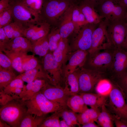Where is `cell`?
<instances>
[{"mask_svg":"<svg viewBox=\"0 0 127 127\" xmlns=\"http://www.w3.org/2000/svg\"><path fill=\"white\" fill-rule=\"evenodd\" d=\"M3 52L11 60L12 67L15 70L20 74L24 72L22 66L21 53L6 49H3Z\"/></svg>","mask_w":127,"mask_h":127,"instance_id":"cell-31","label":"cell"},{"mask_svg":"<svg viewBox=\"0 0 127 127\" xmlns=\"http://www.w3.org/2000/svg\"><path fill=\"white\" fill-rule=\"evenodd\" d=\"M43 57V68L51 77L52 84L61 86L64 80L63 69L55 60L52 52H49Z\"/></svg>","mask_w":127,"mask_h":127,"instance_id":"cell-11","label":"cell"},{"mask_svg":"<svg viewBox=\"0 0 127 127\" xmlns=\"http://www.w3.org/2000/svg\"><path fill=\"white\" fill-rule=\"evenodd\" d=\"M10 40L6 34L3 28H0V51L4 48Z\"/></svg>","mask_w":127,"mask_h":127,"instance_id":"cell-45","label":"cell"},{"mask_svg":"<svg viewBox=\"0 0 127 127\" xmlns=\"http://www.w3.org/2000/svg\"><path fill=\"white\" fill-rule=\"evenodd\" d=\"M76 71L79 85V93H93L97 84L101 80L107 79V73L82 67Z\"/></svg>","mask_w":127,"mask_h":127,"instance_id":"cell-7","label":"cell"},{"mask_svg":"<svg viewBox=\"0 0 127 127\" xmlns=\"http://www.w3.org/2000/svg\"><path fill=\"white\" fill-rule=\"evenodd\" d=\"M49 50L53 52L57 47L62 37L59 29L54 28L51 30L48 35Z\"/></svg>","mask_w":127,"mask_h":127,"instance_id":"cell-35","label":"cell"},{"mask_svg":"<svg viewBox=\"0 0 127 127\" xmlns=\"http://www.w3.org/2000/svg\"><path fill=\"white\" fill-rule=\"evenodd\" d=\"M11 126L6 122L0 119V127H10Z\"/></svg>","mask_w":127,"mask_h":127,"instance_id":"cell-53","label":"cell"},{"mask_svg":"<svg viewBox=\"0 0 127 127\" xmlns=\"http://www.w3.org/2000/svg\"><path fill=\"white\" fill-rule=\"evenodd\" d=\"M0 67L7 70L14 71L11 60L3 52L0 51Z\"/></svg>","mask_w":127,"mask_h":127,"instance_id":"cell-41","label":"cell"},{"mask_svg":"<svg viewBox=\"0 0 127 127\" xmlns=\"http://www.w3.org/2000/svg\"><path fill=\"white\" fill-rule=\"evenodd\" d=\"M46 115L39 116L27 113L22 119L20 127H39Z\"/></svg>","mask_w":127,"mask_h":127,"instance_id":"cell-29","label":"cell"},{"mask_svg":"<svg viewBox=\"0 0 127 127\" xmlns=\"http://www.w3.org/2000/svg\"><path fill=\"white\" fill-rule=\"evenodd\" d=\"M60 111L55 112L49 116L46 117L39 127H60Z\"/></svg>","mask_w":127,"mask_h":127,"instance_id":"cell-36","label":"cell"},{"mask_svg":"<svg viewBox=\"0 0 127 127\" xmlns=\"http://www.w3.org/2000/svg\"><path fill=\"white\" fill-rule=\"evenodd\" d=\"M10 0V2H11L13 1L19 0Z\"/></svg>","mask_w":127,"mask_h":127,"instance_id":"cell-57","label":"cell"},{"mask_svg":"<svg viewBox=\"0 0 127 127\" xmlns=\"http://www.w3.org/2000/svg\"><path fill=\"white\" fill-rule=\"evenodd\" d=\"M50 25L48 23H40L37 31L30 40L31 42L35 41L48 35L50 30Z\"/></svg>","mask_w":127,"mask_h":127,"instance_id":"cell-38","label":"cell"},{"mask_svg":"<svg viewBox=\"0 0 127 127\" xmlns=\"http://www.w3.org/2000/svg\"><path fill=\"white\" fill-rule=\"evenodd\" d=\"M27 113L42 116L49 113L59 111L64 108L48 99L40 91L30 99L25 101Z\"/></svg>","mask_w":127,"mask_h":127,"instance_id":"cell-3","label":"cell"},{"mask_svg":"<svg viewBox=\"0 0 127 127\" xmlns=\"http://www.w3.org/2000/svg\"><path fill=\"white\" fill-rule=\"evenodd\" d=\"M112 84L108 79H104L100 80L97 84L95 91L96 93L108 95L111 89Z\"/></svg>","mask_w":127,"mask_h":127,"instance_id":"cell-37","label":"cell"},{"mask_svg":"<svg viewBox=\"0 0 127 127\" xmlns=\"http://www.w3.org/2000/svg\"><path fill=\"white\" fill-rule=\"evenodd\" d=\"M12 19V10L10 6V8L0 13V28L11 23Z\"/></svg>","mask_w":127,"mask_h":127,"instance_id":"cell-39","label":"cell"},{"mask_svg":"<svg viewBox=\"0 0 127 127\" xmlns=\"http://www.w3.org/2000/svg\"><path fill=\"white\" fill-rule=\"evenodd\" d=\"M14 71L5 69L0 67V91L16 77Z\"/></svg>","mask_w":127,"mask_h":127,"instance_id":"cell-34","label":"cell"},{"mask_svg":"<svg viewBox=\"0 0 127 127\" xmlns=\"http://www.w3.org/2000/svg\"><path fill=\"white\" fill-rule=\"evenodd\" d=\"M60 127H69L65 121L63 119L60 121Z\"/></svg>","mask_w":127,"mask_h":127,"instance_id":"cell-52","label":"cell"},{"mask_svg":"<svg viewBox=\"0 0 127 127\" xmlns=\"http://www.w3.org/2000/svg\"><path fill=\"white\" fill-rule=\"evenodd\" d=\"M123 92L125 95V98L127 106V92Z\"/></svg>","mask_w":127,"mask_h":127,"instance_id":"cell-56","label":"cell"},{"mask_svg":"<svg viewBox=\"0 0 127 127\" xmlns=\"http://www.w3.org/2000/svg\"><path fill=\"white\" fill-rule=\"evenodd\" d=\"M127 71V51L122 49H115L112 65L107 73V79L114 83Z\"/></svg>","mask_w":127,"mask_h":127,"instance_id":"cell-9","label":"cell"},{"mask_svg":"<svg viewBox=\"0 0 127 127\" xmlns=\"http://www.w3.org/2000/svg\"><path fill=\"white\" fill-rule=\"evenodd\" d=\"M27 52H21L22 67L25 71L35 68L40 65L37 58L34 55H28Z\"/></svg>","mask_w":127,"mask_h":127,"instance_id":"cell-33","label":"cell"},{"mask_svg":"<svg viewBox=\"0 0 127 127\" xmlns=\"http://www.w3.org/2000/svg\"><path fill=\"white\" fill-rule=\"evenodd\" d=\"M96 122L100 126L102 127H114L113 114L107 109L105 104L102 105L101 108Z\"/></svg>","mask_w":127,"mask_h":127,"instance_id":"cell-28","label":"cell"},{"mask_svg":"<svg viewBox=\"0 0 127 127\" xmlns=\"http://www.w3.org/2000/svg\"><path fill=\"white\" fill-rule=\"evenodd\" d=\"M115 49L110 47L92 54L88 53L84 64L86 67H83L107 73L112 65Z\"/></svg>","mask_w":127,"mask_h":127,"instance_id":"cell-4","label":"cell"},{"mask_svg":"<svg viewBox=\"0 0 127 127\" xmlns=\"http://www.w3.org/2000/svg\"><path fill=\"white\" fill-rule=\"evenodd\" d=\"M68 0H49L44 5V11L46 18L54 21L64 13L71 6Z\"/></svg>","mask_w":127,"mask_h":127,"instance_id":"cell-14","label":"cell"},{"mask_svg":"<svg viewBox=\"0 0 127 127\" xmlns=\"http://www.w3.org/2000/svg\"><path fill=\"white\" fill-rule=\"evenodd\" d=\"M48 35L31 42L32 52L36 55L43 57L49 53L50 50Z\"/></svg>","mask_w":127,"mask_h":127,"instance_id":"cell-24","label":"cell"},{"mask_svg":"<svg viewBox=\"0 0 127 127\" xmlns=\"http://www.w3.org/2000/svg\"><path fill=\"white\" fill-rule=\"evenodd\" d=\"M13 19L26 27L39 23V20L23 5L18 1L10 2Z\"/></svg>","mask_w":127,"mask_h":127,"instance_id":"cell-10","label":"cell"},{"mask_svg":"<svg viewBox=\"0 0 127 127\" xmlns=\"http://www.w3.org/2000/svg\"><path fill=\"white\" fill-rule=\"evenodd\" d=\"M81 96L85 104L93 108H100L105 104L108 95L93 93H79Z\"/></svg>","mask_w":127,"mask_h":127,"instance_id":"cell-21","label":"cell"},{"mask_svg":"<svg viewBox=\"0 0 127 127\" xmlns=\"http://www.w3.org/2000/svg\"><path fill=\"white\" fill-rule=\"evenodd\" d=\"M23 82L21 79L16 77L5 87L3 90L4 92L10 95L12 91L17 88H23L24 86Z\"/></svg>","mask_w":127,"mask_h":127,"instance_id":"cell-40","label":"cell"},{"mask_svg":"<svg viewBox=\"0 0 127 127\" xmlns=\"http://www.w3.org/2000/svg\"><path fill=\"white\" fill-rule=\"evenodd\" d=\"M40 91L50 100L64 108H67V100L71 96L64 87L55 85L47 82Z\"/></svg>","mask_w":127,"mask_h":127,"instance_id":"cell-13","label":"cell"},{"mask_svg":"<svg viewBox=\"0 0 127 127\" xmlns=\"http://www.w3.org/2000/svg\"><path fill=\"white\" fill-rule=\"evenodd\" d=\"M68 113L71 120L73 125L75 126L77 125L79 127H81V125L79 123L76 113L71 110H68Z\"/></svg>","mask_w":127,"mask_h":127,"instance_id":"cell-48","label":"cell"},{"mask_svg":"<svg viewBox=\"0 0 127 127\" xmlns=\"http://www.w3.org/2000/svg\"><path fill=\"white\" fill-rule=\"evenodd\" d=\"M111 84L105 105L111 114L127 122V106L124 94L118 86Z\"/></svg>","mask_w":127,"mask_h":127,"instance_id":"cell-2","label":"cell"},{"mask_svg":"<svg viewBox=\"0 0 127 127\" xmlns=\"http://www.w3.org/2000/svg\"><path fill=\"white\" fill-rule=\"evenodd\" d=\"M100 111L99 108H91L82 113L77 114L79 123L81 125L91 122H96Z\"/></svg>","mask_w":127,"mask_h":127,"instance_id":"cell-26","label":"cell"},{"mask_svg":"<svg viewBox=\"0 0 127 127\" xmlns=\"http://www.w3.org/2000/svg\"><path fill=\"white\" fill-rule=\"evenodd\" d=\"M23 5L40 20L43 4V0H19Z\"/></svg>","mask_w":127,"mask_h":127,"instance_id":"cell-30","label":"cell"},{"mask_svg":"<svg viewBox=\"0 0 127 127\" xmlns=\"http://www.w3.org/2000/svg\"><path fill=\"white\" fill-rule=\"evenodd\" d=\"M10 7V0H0V13Z\"/></svg>","mask_w":127,"mask_h":127,"instance_id":"cell-49","label":"cell"},{"mask_svg":"<svg viewBox=\"0 0 127 127\" xmlns=\"http://www.w3.org/2000/svg\"><path fill=\"white\" fill-rule=\"evenodd\" d=\"M114 124L116 127H127V122L117 117L113 114Z\"/></svg>","mask_w":127,"mask_h":127,"instance_id":"cell-47","label":"cell"},{"mask_svg":"<svg viewBox=\"0 0 127 127\" xmlns=\"http://www.w3.org/2000/svg\"><path fill=\"white\" fill-rule=\"evenodd\" d=\"M53 52L55 60L64 70L71 53L67 38H62L57 47Z\"/></svg>","mask_w":127,"mask_h":127,"instance_id":"cell-16","label":"cell"},{"mask_svg":"<svg viewBox=\"0 0 127 127\" xmlns=\"http://www.w3.org/2000/svg\"><path fill=\"white\" fill-rule=\"evenodd\" d=\"M95 9L103 20H127V9L117 0H104Z\"/></svg>","mask_w":127,"mask_h":127,"instance_id":"cell-6","label":"cell"},{"mask_svg":"<svg viewBox=\"0 0 127 127\" xmlns=\"http://www.w3.org/2000/svg\"><path fill=\"white\" fill-rule=\"evenodd\" d=\"M65 85L64 87L70 96L79 94V85L78 76L76 71L68 74L64 76Z\"/></svg>","mask_w":127,"mask_h":127,"instance_id":"cell-23","label":"cell"},{"mask_svg":"<svg viewBox=\"0 0 127 127\" xmlns=\"http://www.w3.org/2000/svg\"><path fill=\"white\" fill-rule=\"evenodd\" d=\"M73 7L71 5L64 13L63 20L59 29L62 38H67L75 30V27L72 17Z\"/></svg>","mask_w":127,"mask_h":127,"instance_id":"cell-20","label":"cell"},{"mask_svg":"<svg viewBox=\"0 0 127 127\" xmlns=\"http://www.w3.org/2000/svg\"><path fill=\"white\" fill-rule=\"evenodd\" d=\"M72 20L75 27V31L77 32L84 25L88 24L79 7H73Z\"/></svg>","mask_w":127,"mask_h":127,"instance_id":"cell-32","label":"cell"},{"mask_svg":"<svg viewBox=\"0 0 127 127\" xmlns=\"http://www.w3.org/2000/svg\"><path fill=\"white\" fill-rule=\"evenodd\" d=\"M67 105L71 110L78 113L83 112L88 108L79 94L70 96L67 100Z\"/></svg>","mask_w":127,"mask_h":127,"instance_id":"cell-25","label":"cell"},{"mask_svg":"<svg viewBox=\"0 0 127 127\" xmlns=\"http://www.w3.org/2000/svg\"><path fill=\"white\" fill-rule=\"evenodd\" d=\"M79 8L88 23L98 24L103 20L95 8L92 6L83 2Z\"/></svg>","mask_w":127,"mask_h":127,"instance_id":"cell-22","label":"cell"},{"mask_svg":"<svg viewBox=\"0 0 127 127\" xmlns=\"http://www.w3.org/2000/svg\"><path fill=\"white\" fill-rule=\"evenodd\" d=\"M40 23L26 28L24 30V36L30 40L37 31L40 24Z\"/></svg>","mask_w":127,"mask_h":127,"instance_id":"cell-44","label":"cell"},{"mask_svg":"<svg viewBox=\"0 0 127 127\" xmlns=\"http://www.w3.org/2000/svg\"><path fill=\"white\" fill-rule=\"evenodd\" d=\"M4 49L19 52H33L31 42L23 36L10 40L3 49Z\"/></svg>","mask_w":127,"mask_h":127,"instance_id":"cell-18","label":"cell"},{"mask_svg":"<svg viewBox=\"0 0 127 127\" xmlns=\"http://www.w3.org/2000/svg\"><path fill=\"white\" fill-rule=\"evenodd\" d=\"M87 24L82 27L77 32L71 46V52L78 50L88 51L91 48L92 34L99 24Z\"/></svg>","mask_w":127,"mask_h":127,"instance_id":"cell-8","label":"cell"},{"mask_svg":"<svg viewBox=\"0 0 127 127\" xmlns=\"http://www.w3.org/2000/svg\"><path fill=\"white\" fill-rule=\"evenodd\" d=\"M122 6L127 9V0H117Z\"/></svg>","mask_w":127,"mask_h":127,"instance_id":"cell-54","label":"cell"},{"mask_svg":"<svg viewBox=\"0 0 127 127\" xmlns=\"http://www.w3.org/2000/svg\"><path fill=\"white\" fill-rule=\"evenodd\" d=\"M124 50L127 51V34L125 40Z\"/></svg>","mask_w":127,"mask_h":127,"instance_id":"cell-55","label":"cell"},{"mask_svg":"<svg viewBox=\"0 0 127 127\" xmlns=\"http://www.w3.org/2000/svg\"><path fill=\"white\" fill-rule=\"evenodd\" d=\"M25 101L21 99H14L0 108V119L11 127H20L27 113Z\"/></svg>","mask_w":127,"mask_h":127,"instance_id":"cell-1","label":"cell"},{"mask_svg":"<svg viewBox=\"0 0 127 127\" xmlns=\"http://www.w3.org/2000/svg\"><path fill=\"white\" fill-rule=\"evenodd\" d=\"M95 122H90L81 125L82 127H100L98 124L96 123Z\"/></svg>","mask_w":127,"mask_h":127,"instance_id":"cell-51","label":"cell"},{"mask_svg":"<svg viewBox=\"0 0 127 127\" xmlns=\"http://www.w3.org/2000/svg\"><path fill=\"white\" fill-rule=\"evenodd\" d=\"M104 0H83L84 3L88 4L95 8L101 4Z\"/></svg>","mask_w":127,"mask_h":127,"instance_id":"cell-50","label":"cell"},{"mask_svg":"<svg viewBox=\"0 0 127 127\" xmlns=\"http://www.w3.org/2000/svg\"><path fill=\"white\" fill-rule=\"evenodd\" d=\"M20 99L19 96H12L4 92L3 90L0 91V105H5L10 101L16 99Z\"/></svg>","mask_w":127,"mask_h":127,"instance_id":"cell-42","label":"cell"},{"mask_svg":"<svg viewBox=\"0 0 127 127\" xmlns=\"http://www.w3.org/2000/svg\"><path fill=\"white\" fill-rule=\"evenodd\" d=\"M47 82L44 79H38L24 85L19 96L24 101L28 100L40 91Z\"/></svg>","mask_w":127,"mask_h":127,"instance_id":"cell-19","label":"cell"},{"mask_svg":"<svg viewBox=\"0 0 127 127\" xmlns=\"http://www.w3.org/2000/svg\"><path fill=\"white\" fill-rule=\"evenodd\" d=\"M88 54L87 51L79 50L71 52L67 63L63 70L64 76L74 72L83 67L86 62Z\"/></svg>","mask_w":127,"mask_h":127,"instance_id":"cell-15","label":"cell"},{"mask_svg":"<svg viewBox=\"0 0 127 127\" xmlns=\"http://www.w3.org/2000/svg\"><path fill=\"white\" fill-rule=\"evenodd\" d=\"M105 21L110 46L115 49L124 50L127 34V20Z\"/></svg>","mask_w":127,"mask_h":127,"instance_id":"cell-5","label":"cell"},{"mask_svg":"<svg viewBox=\"0 0 127 127\" xmlns=\"http://www.w3.org/2000/svg\"><path fill=\"white\" fill-rule=\"evenodd\" d=\"M3 28L7 36L11 40L24 37V32L26 27L20 23L14 21Z\"/></svg>","mask_w":127,"mask_h":127,"instance_id":"cell-27","label":"cell"},{"mask_svg":"<svg viewBox=\"0 0 127 127\" xmlns=\"http://www.w3.org/2000/svg\"><path fill=\"white\" fill-rule=\"evenodd\" d=\"M109 47L106 23L103 20L93 32L91 46L88 52L89 54H92Z\"/></svg>","mask_w":127,"mask_h":127,"instance_id":"cell-12","label":"cell"},{"mask_svg":"<svg viewBox=\"0 0 127 127\" xmlns=\"http://www.w3.org/2000/svg\"><path fill=\"white\" fill-rule=\"evenodd\" d=\"M119 87L124 92H127V71L123 74L114 83Z\"/></svg>","mask_w":127,"mask_h":127,"instance_id":"cell-43","label":"cell"},{"mask_svg":"<svg viewBox=\"0 0 127 127\" xmlns=\"http://www.w3.org/2000/svg\"><path fill=\"white\" fill-rule=\"evenodd\" d=\"M24 82L29 83L38 79H44L52 84L51 79L48 74L40 65L34 68L25 71L17 76Z\"/></svg>","mask_w":127,"mask_h":127,"instance_id":"cell-17","label":"cell"},{"mask_svg":"<svg viewBox=\"0 0 127 127\" xmlns=\"http://www.w3.org/2000/svg\"><path fill=\"white\" fill-rule=\"evenodd\" d=\"M68 110L67 108H64L60 111V117H61L66 122L69 127H74L73 125L69 115Z\"/></svg>","mask_w":127,"mask_h":127,"instance_id":"cell-46","label":"cell"}]
</instances>
